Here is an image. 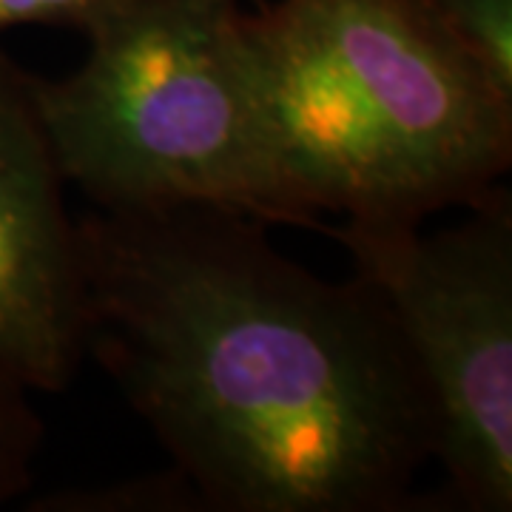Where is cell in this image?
Segmentation results:
<instances>
[{
	"label": "cell",
	"mask_w": 512,
	"mask_h": 512,
	"mask_svg": "<svg viewBox=\"0 0 512 512\" xmlns=\"http://www.w3.org/2000/svg\"><path fill=\"white\" fill-rule=\"evenodd\" d=\"M83 353L211 512L410 510L436 427L390 316L268 222L168 205L77 217Z\"/></svg>",
	"instance_id": "obj_1"
},
{
	"label": "cell",
	"mask_w": 512,
	"mask_h": 512,
	"mask_svg": "<svg viewBox=\"0 0 512 512\" xmlns=\"http://www.w3.org/2000/svg\"><path fill=\"white\" fill-rule=\"evenodd\" d=\"M285 225L424 222L512 165V97L419 0H279L242 15Z\"/></svg>",
	"instance_id": "obj_2"
},
{
	"label": "cell",
	"mask_w": 512,
	"mask_h": 512,
	"mask_svg": "<svg viewBox=\"0 0 512 512\" xmlns=\"http://www.w3.org/2000/svg\"><path fill=\"white\" fill-rule=\"evenodd\" d=\"M239 0H120L63 80L32 77L63 183L92 208L211 205L285 225Z\"/></svg>",
	"instance_id": "obj_3"
},
{
	"label": "cell",
	"mask_w": 512,
	"mask_h": 512,
	"mask_svg": "<svg viewBox=\"0 0 512 512\" xmlns=\"http://www.w3.org/2000/svg\"><path fill=\"white\" fill-rule=\"evenodd\" d=\"M439 231L424 222L322 225L379 299L436 427L450 501L512 507V200L501 185Z\"/></svg>",
	"instance_id": "obj_4"
},
{
	"label": "cell",
	"mask_w": 512,
	"mask_h": 512,
	"mask_svg": "<svg viewBox=\"0 0 512 512\" xmlns=\"http://www.w3.org/2000/svg\"><path fill=\"white\" fill-rule=\"evenodd\" d=\"M37 114L32 74L0 52V376L63 393L83 365L77 220Z\"/></svg>",
	"instance_id": "obj_5"
},
{
	"label": "cell",
	"mask_w": 512,
	"mask_h": 512,
	"mask_svg": "<svg viewBox=\"0 0 512 512\" xmlns=\"http://www.w3.org/2000/svg\"><path fill=\"white\" fill-rule=\"evenodd\" d=\"M456 46L512 97V0H419Z\"/></svg>",
	"instance_id": "obj_6"
},
{
	"label": "cell",
	"mask_w": 512,
	"mask_h": 512,
	"mask_svg": "<svg viewBox=\"0 0 512 512\" xmlns=\"http://www.w3.org/2000/svg\"><path fill=\"white\" fill-rule=\"evenodd\" d=\"M29 396L32 390L0 376V504L23 495L32 484L43 421Z\"/></svg>",
	"instance_id": "obj_7"
},
{
	"label": "cell",
	"mask_w": 512,
	"mask_h": 512,
	"mask_svg": "<svg viewBox=\"0 0 512 512\" xmlns=\"http://www.w3.org/2000/svg\"><path fill=\"white\" fill-rule=\"evenodd\" d=\"M120 0H0V32L15 26H74L89 29Z\"/></svg>",
	"instance_id": "obj_8"
}]
</instances>
